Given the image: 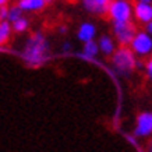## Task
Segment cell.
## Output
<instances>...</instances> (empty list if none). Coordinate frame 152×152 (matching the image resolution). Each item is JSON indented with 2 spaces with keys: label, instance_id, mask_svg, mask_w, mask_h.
I'll return each mask as SVG.
<instances>
[{
  "label": "cell",
  "instance_id": "cell-2",
  "mask_svg": "<svg viewBox=\"0 0 152 152\" xmlns=\"http://www.w3.org/2000/svg\"><path fill=\"white\" fill-rule=\"evenodd\" d=\"M112 66L116 73L130 75L137 69V59L129 46H119L112 55Z\"/></svg>",
  "mask_w": 152,
  "mask_h": 152
},
{
  "label": "cell",
  "instance_id": "cell-9",
  "mask_svg": "<svg viewBox=\"0 0 152 152\" xmlns=\"http://www.w3.org/2000/svg\"><path fill=\"white\" fill-rule=\"evenodd\" d=\"M110 0H83L84 7L91 14L95 15H103L106 14V9Z\"/></svg>",
  "mask_w": 152,
  "mask_h": 152
},
{
  "label": "cell",
  "instance_id": "cell-16",
  "mask_svg": "<svg viewBox=\"0 0 152 152\" xmlns=\"http://www.w3.org/2000/svg\"><path fill=\"white\" fill-rule=\"evenodd\" d=\"M9 14V6H0V21H6Z\"/></svg>",
  "mask_w": 152,
  "mask_h": 152
},
{
  "label": "cell",
  "instance_id": "cell-21",
  "mask_svg": "<svg viewBox=\"0 0 152 152\" xmlns=\"http://www.w3.org/2000/svg\"><path fill=\"white\" fill-rule=\"evenodd\" d=\"M10 0H0V6H7Z\"/></svg>",
  "mask_w": 152,
  "mask_h": 152
},
{
  "label": "cell",
  "instance_id": "cell-14",
  "mask_svg": "<svg viewBox=\"0 0 152 152\" xmlns=\"http://www.w3.org/2000/svg\"><path fill=\"white\" fill-rule=\"evenodd\" d=\"M28 27H29V21H28L25 17H20L18 20H15V21H13L11 23V29H13L14 32L17 34H23L28 29Z\"/></svg>",
  "mask_w": 152,
  "mask_h": 152
},
{
  "label": "cell",
  "instance_id": "cell-10",
  "mask_svg": "<svg viewBox=\"0 0 152 152\" xmlns=\"http://www.w3.org/2000/svg\"><path fill=\"white\" fill-rule=\"evenodd\" d=\"M98 46H99V52H102L105 56H112L113 52L116 50V48H117L115 38L110 37L109 34L101 35L99 41H98Z\"/></svg>",
  "mask_w": 152,
  "mask_h": 152
},
{
  "label": "cell",
  "instance_id": "cell-11",
  "mask_svg": "<svg viewBox=\"0 0 152 152\" xmlns=\"http://www.w3.org/2000/svg\"><path fill=\"white\" fill-rule=\"evenodd\" d=\"M46 0H18L17 6L23 11H42L46 7Z\"/></svg>",
  "mask_w": 152,
  "mask_h": 152
},
{
  "label": "cell",
  "instance_id": "cell-1",
  "mask_svg": "<svg viewBox=\"0 0 152 152\" xmlns=\"http://www.w3.org/2000/svg\"><path fill=\"white\" fill-rule=\"evenodd\" d=\"M50 56V45H49L46 37L41 31L34 32L28 38L24 45L23 52H21V59L31 67L43 66L49 61Z\"/></svg>",
  "mask_w": 152,
  "mask_h": 152
},
{
  "label": "cell",
  "instance_id": "cell-17",
  "mask_svg": "<svg viewBox=\"0 0 152 152\" xmlns=\"http://www.w3.org/2000/svg\"><path fill=\"white\" fill-rule=\"evenodd\" d=\"M145 71H147V75L148 78L152 81V57L147 61V64H145Z\"/></svg>",
  "mask_w": 152,
  "mask_h": 152
},
{
  "label": "cell",
  "instance_id": "cell-26",
  "mask_svg": "<svg viewBox=\"0 0 152 152\" xmlns=\"http://www.w3.org/2000/svg\"><path fill=\"white\" fill-rule=\"evenodd\" d=\"M81 1H83V0H81Z\"/></svg>",
  "mask_w": 152,
  "mask_h": 152
},
{
  "label": "cell",
  "instance_id": "cell-15",
  "mask_svg": "<svg viewBox=\"0 0 152 152\" xmlns=\"http://www.w3.org/2000/svg\"><path fill=\"white\" fill-rule=\"evenodd\" d=\"M23 10L20 9L18 6H11V7H9V14H7V21H9L10 24L13 23V21H15V20H18L20 17H23Z\"/></svg>",
  "mask_w": 152,
  "mask_h": 152
},
{
  "label": "cell",
  "instance_id": "cell-20",
  "mask_svg": "<svg viewBox=\"0 0 152 152\" xmlns=\"http://www.w3.org/2000/svg\"><path fill=\"white\" fill-rule=\"evenodd\" d=\"M59 32L60 34H66V32H67V28H66V27H60L59 28Z\"/></svg>",
  "mask_w": 152,
  "mask_h": 152
},
{
  "label": "cell",
  "instance_id": "cell-3",
  "mask_svg": "<svg viewBox=\"0 0 152 152\" xmlns=\"http://www.w3.org/2000/svg\"><path fill=\"white\" fill-rule=\"evenodd\" d=\"M106 14L112 23H126L133 20V3L130 0H110Z\"/></svg>",
  "mask_w": 152,
  "mask_h": 152
},
{
  "label": "cell",
  "instance_id": "cell-8",
  "mask_svg": "<svg viewBox=\"0 0 152 152\" xmlns=\"http://www.w3.org/2000/svg\"><path fill=\"white\" fill-rule=\"evenodd\" d=\"M96 37V27L95 24L89 23V21H85L80 25L78 31H77V38L78 41L81 42H88V41H92Z\"/></svg>",
  "mask_w": 152,
  "mask_h": 152
},
{
  "label": "cell",
  "instance_id": "cell-7",
  "mask_svg": "<svg viewBox=\"0 0 152 152\" xmlns=\"http://www.w3.org/2000/svg\"><path fill=\"white\" fill-rule=\"evenodd\" d=\"M133 17L141 24L152 21V3L135 1L133 4Z\"/></svg>",
  "mask_w": 152,
  "mask_h": 152
},
{
  "label": "cell",
  "instance_id": "cell-24",
  "mask_svg": "<svg viewBox=\"0 0 152 152\" xmlns=\"http://www.w3.org/2000/svg\"><path fill=\"white\" fill-rule=\"evenodd\" d=\"M46 1H48V3H50V1H53V0H46Z\"/></svg>",
  "mask_w": 152,
  "mask_h": 152
},
{
  "label": "cell",
  "instance_id": "cell-13",
  "mask_svg": "<svg viewBox=\"0 0 152 152\" xmlns=\"http://www.w3.org/2000/svg\"><path fill=\"white\" fill-rule=\"evenodd\" d=\"M11 24L6 20V21H0V50H3V45H6L11 38Z\"/></svg>",
  "mask_w": 152,
  "mask_h": 152
},
{
  "label": "cell",
  "instance_id": "cell-6",
  "mask_svg": "<svg viewBox=\"0 0 152 152\" xmlns=\"http://www.w3.org/2000/svg\"><path fill=\"white\" fill-rule=\"evenodd\" d=\"M134 135L138 138H148L152 135V112L145 110L137 116Z\"/></svg>",
  "mask_w": 152,
  "mask_h": 152
},
{
  "label": "cell",
  "instance_id": "cell-22",
  "mask_svg": "<svg viewBox=\"0 0 152 152\" xmlns=\"http://www.w3.org/2000/svg\"><path fill=\"white\" fill-rule=\"evenodd\" d=\"M137 1H141V3H152V0H137Z\"/></svg>",
  "mask_w": 152,
  "mask_h": 152
},
{
  "label": "cell",
  "instance_id": "cell-23",
  "mask_svg": "<svg viewBox=\"0 0 152 152\" xmlns=\"http://www.w3.org/2000/svg\"><path fill=\"white\" fill-rule=\"evenodd\" d=\"M147 152H152V142H151V144H149V147H148Z\"/></svg>",
  "mask_w": 152,
  "mask_h": 152
},
{
  "label": "cell",
  "instance_id": "cell-18",
  "mask_svg": "<svg viewBox=\"0 0 152 152\" xmlns=\"http://www.w3.org/2000/svg\"><path fill=\"white\" fill-rule=\"evenodd\" d=\"M144 25H145V29H144V31H145L148 35H151V37H152V21H149V23H147V24H144Z\"/></svg>",
  "mask_w": 152,
  "mask_h": 152
},
{
  "label": "cell",
  "instance_id": "cell-4",
  "mask_svg": "<svg viewBox=\"0 0 152 152\" xmlns=\"http://www.w3.org/2000/svg\"><path fill=\"white\" fill-rule=\"evenodd\" d=\"M112 31H113V38L119 43L120 46H129L131 39L137 32V27L131 21L126 23H112Z\"/></svg>",
  "mask_w": 152,
  "mask_h": 152
},
{
  "label": "cell",
  "instance_id": "cell-25",
  "mask_svg": "<svg viewBox=\"0 0 152 152\" xmlns=\"http://www.w3.org/2000/svg\"><path fill=\"white\" fill-rule=\"evenodd\" d=\"M151 57H152V53H151Z\"/></svg>",
  "mask_w": 152,
  "mask_h": 152
},
{
  "label": "cell",
  "instance_id": "cell-12",
  "mask_svg": "<svg viewBox=\"0 0 152 152\" xmlns=\"http://www.w3.org/2000/svg\"><path fill=\"white\" fill-rule=\"evenodd\" d=\"M99 53V46H98V42L95 39L92 41L84 42V48H83V53H81V57L84 59H94L95 56Z\"/></svg>",
  "mask_w": 152,
  "mask_h": 152
},
{
  "label": "cell",
  "instance_id": "cell-19",
  "mask_svg": "<svg viewBox=\"0 0 152 152\" xmlns=\"http://www.w3.org/2000/svg\"><path fill=\"white\" fill-rule=\"evenodd\" d=\"M70 50H71V43L64 42V43H63V52H64V53H69Z\"/></svg>",
  "mask_w": 152,
  "mask_h": 152
},
{
  "label": "cell",
  "instance_id": "cell-5",
  "mask_svg": "<svg viewBox=\"0 0 152 152\" xmlns=\"http://www.w3.org/2000/svg\"><path fill=\"white\" fill-rule=\"evenodd\" d=\"M129 48L135 56H140V57L149 56L152 53V37L148 35L145 31H137L130 42Z\"/></svg>",
  "mask_w": 152,
  "mask_h": 152
}]
</instances>
